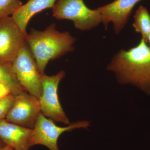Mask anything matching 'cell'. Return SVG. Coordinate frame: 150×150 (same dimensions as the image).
Masks as SVG:
<instances>
[{"instance_id": "cell-1", "label": "cell", "mask_w": 150, "mask_h": 150, "mask_svg": "<svg viewBox=\"0 0 150 150\" xmlns=\"http://www.w3.org/2000/svg\"><path fill=\"white\" fill-rule=\"evenodd\" d=\"M120 83L130 84L150 95V48L143 39L129 50L115 54L107 67Z\"/></svg>"}, {"instance_id": "cell-2", "label": "cell", "mask_w": 150, "mask_h": 150, "mask_svg": "<svg viewBox=\"0 0 150 150\" xmlns=\"http://www.w3.org/2000/svg\"><path fill=\"white\" fill-rule=\"evenodd\" d=\"M25 40L39 72L43 74L49 62L74 51L76 38L69 32H59L52 23L43 31L32 30L25 35Z\"/></svg>"}, {"instance_id": "cell-3", "label": "cell", "mask_w": 150, "mask_h": 150, "mask_svg": "<svg viewBox=\"0 0 150 150\" xmlns=\"http://www.w3.org/2000/svg\"><path fill=\"white\" fill-rule=\"evenodd\" d=\"M52 12L55 18L72 21L75 27L80 30H90L101 23L98 8H88L83 0H57Z\"/></svg>"}, {"instance_id": "cell-4", "label": "cell", "mask_w": 150, "mask_h": 150, "mask_svg": "<svg viewBox=\"0 0 150 150\" xmlns=\"http://www.w3.org/2000/svg\"><path fill=\"white\" fill-rule=\"evenodd\" d=\"M12 67L23 89L40 99L42 93L41 74L26 42L21 48Z\"/></svg>"}, {"instance_id": "cell-5", "label": "cell", "mask_w": 150, "mask_h": 150, "mask_svg": "<svg viewBox=\"0 0 150 150\" xmlns=\"http://www.w3.org/2000/svg\"><path fill=\"white\" fill-rule=\"evenodd\" d=\"M65 76L64 71L52 76L41 74L42 93L39 100L41 112L44 116L54 122L68 125L71 123L59 102L58 95L59 83Z\"/></svg>"}, {"instance_id": "cell-6", "label": "cell", "mask_w": 150, "mask_h": 150, "mask_svg": "<svg viewBox=\"0 0 150 150\" xmlns=\"http://www.w3.org/2000/svg\"><path fill=\"white\" fill-rule=\"evenodd\" d=\"M89 126V121H82L70 123L66 127H60L41 112L33 129L30 146L32 147L35 145H42L49 150H60L58 147V140L62 134L75 129H86Z\"/></svg>"}, {"instance_id": "cell-7", "label": "cell", "mask_w": 150, "mask_h": 150, "mask_svg": "<svg viewBox=\"0 0 150 150\" xmlns=\"http://www.w3.org/2000/svg\"><path fill=\"white\" fill-rule=\"evenodd\" d=\"M25 35L11 17L0 18V63L12 65L25 43Z\"/></svg>"}, {"instance_id": "cell-8", "label": "cell", "mask_w": 150, "mask_h": 150, "mask_svg": "<svg viewBox=\"0 0 150 150\" xmlns=\"http://www.w3.org/2000/svg\"><path fill=\"white\" fill-rule=\"evenodd\" d=\"M41 112L39 99L24 91L16 96L14 102L5 119L10 123L33 129Z\"/></svg>"}, {"instance_id": "cell-9", "label": "cell", "mask_w": 150, "mask_h": 150, "mask_svg": "<svg viewBox=\"0 0 150 150\" xmlns=\"http://www.w3.org/2000/svg\"><path fill=\"white\" fill-rule=\"evenodd\" d=\"M141 1L115 0L98 8L105 29H107L108 24L111 23L115 33L118 34L127 24L134 6Z\"/></svg>"}, {"instance_id": "cell-10", "label": "cell", "mask_w": 150, "mask_h": 150, "mask_svg": "<svg viewBox=\"0 0 150 150\" xmlns=\"http://www.w3.org/2000/svg\"><path fill=\"white\" fill-rule=\"evenodd\" d=\"M32 131V129L10 123L5 119L0 121V139L14 150H30Z\"/></svg>"}, {"instance_id": "cell-11", "label": "cell", "mask_w": 150, "mask_h": 150, "mask_svg": "<svg viewBox=\"0 0 150 150\" xmlns=\"http://www.w3.org/2000/svg\"><path fill=\"white\" fill-rule=\"evenodd\" d=\"M57 0H29L22 5L11 16L12 18L25 35L30 19L41 11L53 8Z\"/></svg>"}, {"instance_id": "cell-12", "label": "cell", "mask_w": 150, "mask_h": 150, "mask_svg": "<svg viewBox=\"0 0 150 150\" xmlns=\"http://www.w3.org/2000/svg\"><path fill=\"white\" fill-rule=\"evenodd\" d=\"M133 26L136 32L142 35V39L148 43L150 33V14L146 8L140 6L136 11Z\"/></svg>"}, {"instance_id": "cell-13", "label": "cell", "mask_w": 150, "mask_h": 150, "mask_svg": "<svg viewBox=\"0 0 150 150\" xmlns=\"http://www.w3.org/2000/svg\"><path fill=\"white\" fill-rule=\"evenodd\" d=\"M0 82L6 85L13 95L16 96L25 91L19 83L11 64L0 63Z\"/></svg>"}, {"instance_id": "cell-14", "label": "cell", "mask_w": 150, "mask_h": 150, "mask_svg": "<svg viewBox=\"0 0 150 150\" xmlns=\"http://www.w3.org/2000/svg\"><path fill=\"white\" fill-rule=\"evenodd\" d=\"M22 5L19 0H0V18L11 16Z\"/></svg>"}, {"instance_id": "cell-15", "label": "cell", "mask_w": 150, "mask_h": 150, "mask_svg": "<svg viewBox=\"0 0 150 150\" xmlns=\"http://www.w3.org/2000/svg\"><path fill=\"white\" fill-rule=\"evenodd\" d=\"M16 96L10 94L0 99V121L5 119L12 106Z\"/></svg>"}, {"instance_id": "cell-16", "label": "cell", "mask_w": 150, "mask_h": 150, "mask_svg": "<svg viewBox=\"0 0 150 150\" xmlns=\"http://www.w3.org/2000/svg\"><path fill=\"white\" fill-rule=\"evenodd\" d=\"M10 94H12L9 88L5 84L0 82V99Z\"/></svg>"}, {"instance_id": "cell-17", "label": "cell", "mask_w": 150, "mask_h": 150, "mask_svg": "<svg viewBox=\"0 0 150 150\" xmlns=\"http://www.w3.org/2000/svg\"><path fill=\"white\" fill-rule=\"evenodd\" d=\"M1 150H14V149L11 146L6 145Z\"/></svg>"}, {"instance_id": "cell-18", "label": "cell", "mask_w": 150, "mask_h": 150, "mask_svg": "<svg viewBox=\"0 0 150 150\" xmlns=\"http://www.w3.org/2000/svg\"><path fill=\"white\" fill-rule=\"evenodd\" d=\"M6 146V145L4 144V142H3V141L1 140V139H0V150L1 149H2L5 146Z\"/></svg>"}, {"instance_id": "cell-19", "label": "cell", "mask_w": 150, "mask_h": 150, "mask_svg": "<svg viewBox=\"0 0 150 150\" xmlns=\"http://www.w3.org/2000/svg\"><path fill=\"white\" fill-rule=\"evenodd\" d=\"M149 43V47L150 48V33L149 34V36H148V43Z\"/></svg>"}, {"instance_id": "cell-20", "label": "cell", "mask_w": 150, "mask_h": 150, "mask_svg": "<svg viewBox=\"0 0 150 150\" xmlns=\"http://www.w3.org/2000/svg\"></svg>"}]
</instances>
